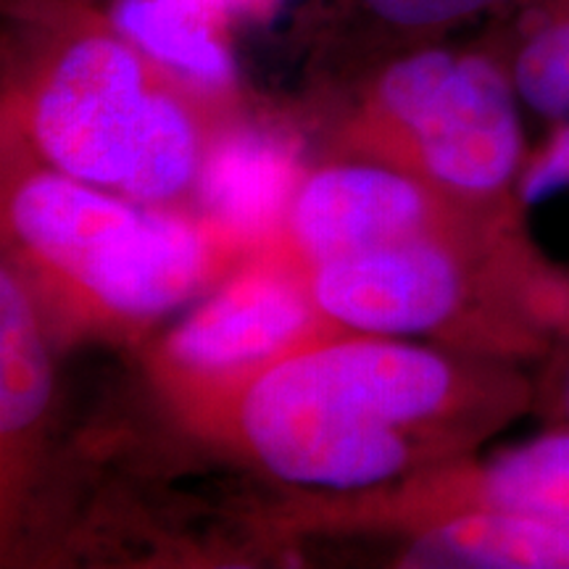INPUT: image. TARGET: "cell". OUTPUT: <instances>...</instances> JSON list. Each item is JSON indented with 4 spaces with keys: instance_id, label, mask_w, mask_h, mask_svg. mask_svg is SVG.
<instances>
[{
    "instance_id": "obj_14",
    "label": "cell",
    "mask_w": 569,
    "mask_h": 569,
    "mask_svg": "<svg viewBox=\"0 0 569 569\" xmlns=\"http://www.w3.org/2000/svg\"><path fill=\"white\" fill-rule=\"evenodd\" d=\"M190 77L174 71L156 90L140 142L134 148L132 167L122 182V193L138 203L167 201L193 180L198 167V130L188 101L177 84Z\"/></svg>"
},
{
    "instance_id": "obj_16",
    "label": "cell",
    "mask_w": 569,
    "mask_h": 569,
    "mask_svg": "<svg viewBox=\"0 0 569 569\" xmlns=\"http://www.w3.org/2000/svg\"><path fill=\"white\" fill-rule=\"evenodd\" d=\"M517 206H532L546 198H569V122L557 127V134L522 169L517 180Z\"/></svg>"
},
{
    "instance_id": "obj_17",
    "label": "cell",
    "mask_w": 569,
    "mask_h": 569,
    "mask_svg": "<svg viewBox=\"0 0 569 569\" xmlns=\"http://www.w3.org/2000/svg\"><path fill=\"white\" fill-rule=\"evenodd\" d=\"M557 409L565 422L569 425V359L565 361V367L559 369V380H557Z\"/></svg>"
},
{
    "instance_id": "obj_8",
    "label": "cell",
    "mask_w": 569,
    "mask_h": 569,
    "mask_svg": "<svg viewBox=\"0 0 569 569\" xmlns=\"http://www.w3.org/2000/svg\"><path fill=\"white\" fill-rule=\"evenodd\" d=\"M407 567L569 569V532L546 519L472 503L417 538Z\"/></svg>"
},
{
    "instance_id": "obj_12",
    "label": "cell",
    "mask_w": 569,
    "mask_h": 569,
    "mask_svg": "<svg viewBox=\"0 0 569 569\" xmlns=\"http://www.w3.org/2000/svg\"><path fill=\"white\" fill-rule=\"evenodd\" d=\"M206 9L196 0H124L113 21L119 30L190 80L222 90L232 77L224 48L211 38Z\"/></svg>"
},
{
    "instance_id": "obj_1",
    "label": "cell",
    "mask_w": 569,
    "mask_h": 569,
    "mask_svg": "<svg viewBox=\"0 0 569 569\" xmlns=\"http://www.w3.org/2000/svg\"><path fill=\"white\" fill-rule=\"evenodd\" d=\"M519 396L503 377L467 388L451 361L425 348L356 340L277 361L248 388L240 422L282 480L348 490L401 472L409 457L401 427L461 398Z\"/></svg>"
},
{
    "instance_id": "obj_2",
    "label": "cell",
    "mask_w": 569,
    "mask_h": 569,
    "mask_svg": "<svg viewBox=\"0 0 569 569\" xmlns=\"http://www.w3.org/2000/svg\"><path fill=\"white\" fill-rule=\"evenodd\" d=\"M11 217L34 253L119 315H161L201 280L203 243L196 227L117 201L63 172L27 182Z\"/></svg>"
},
{
    "instance_id": "obj_5",
    "label": "cell",
    "mask_w": 569,
    "mask_h": 569,
    "mask_svg": "<svg viewBox=\"0 0 569 569\" xmlns=\"http://www.w3.org/2000/svg\"><path fill=\"white\" fill-rule=\"evenodd\" d=\"M465 298V264L425 234L322 261L315 277L325 315L380 336L438 330Z\"/></svg>"
},
{
    "instance_id": "obj_7",
    "label": "cell",
    "mask_w": 569,
    "mask_h": 569,
    "mask_svg": "<svg viewBox=\"0 0 569 569\" xmlns=\"http://www.w3.org/2000/svg\"><path fill=\"white\" fill-rule=\"evenodd\" d=\"M309 306L290 282L256 274L227 284L169 340V353L198 372H227L280 351L306 330Z\"/></svg>"
},
{
    "instance_id": "obj_13",
    "label": "cell",
    "mask_w": 569,
    "mask_h": 569,
    "mask_svg": "<svg viewBox=\"0 0 569 569\" xmlns=\"http://www.w3.org/2000/svg\"><path fill=\"white\" fill-rule=\"evenodd\" d=\"M51 398V365L38 317L17 277L0 274V430H27Z\"/></svg>"
},
{
    "instance_id": "obj_18",
    "label": "cell",
    "mask_w": 569,
    "mask_h": 569,
    "mask_svg": "<svg viewBox=\"0 0 569 569\" xmlns=\"http://www.w3.org/2000/svg\"><path fill=\"white\" fill-rule=\"evenodd\" d=\"M219 9H230V6H246V3H256V0H213Z\"/></svg>"
},
{
    "instance_id": "obj_10",
    "label": "cell",
    "mask_w": 569,
    "mask_h": 569,
    "mask_svg": "<svg viewBox=\"0 0 569 569\" xmlns=\"http://www.w3.org/2000/svg\"><path fill=\"white\" fill-rule=\"evenodd\" d=\"M493 51L519 101L551 124L569 122V0H522Z\"/></svg>"
},
{
    "instance_id": "obj_15",
    "label": "cell",
    "mask_w": 569,
    "mask_h": 569,
    "mask_svg": "<svg viewBox=\"0 0 569 569\" xmlns=\"http://www.w3.org/2000/svg\"><path fill=\"white\" fill-rule=\"evenodd\" d=\"M522 0H351L356 19L386 38H432L486 13H507Z\"/></svg>"
},
{
    "instance_id": "obj_4",
    "label": "cell",
    "mask_w": 569,
    "mask_h": 569,
    "mask_svg": "<svg viewBox=\"0 0 569 569\" xmlns=\"http://www.w3.org/2000/svg\"><path fill=\"white\" fill-rule=\"evenodd\" d=\"M174 71L117 21L69 19L61 38L42 48L27 82L40 151L74 180L122 188L156 90Z\"/></svg>"
},
{
    "instance_id": "obj_3",
    "label": "cell",
    "mask_w": 569,
    "mask_h": 569,
    "mask_svg": "<svg viewBox=\"0 0 569 569\" xmlns=\"http://www.w3.org/2000/svg\"><path fill=\"white\" fill-rule=\"evenodd\" d=\"M372 101L380 117L415 138L427 172L448 190L490 203L517 188L525 106L493 48L398 53L377 74Z\"/></svg>"
},
{
    "instance_id": "obj_11",
    "label": "cell",
    "mask_w": 569,
    "mask_h": 569,
    "mask_svg": "<svg viewBox=\"0 0 569 569\" xmlns=\"http://www.w3.org/2000/svg\"><path fill=\"white\" fill-rule=\"evenodd\" d=\"M472 503L530 515L569 532V430L498 453L475 480Z\"/></svg>"
},
{
    "instance_id": "obj_9",
    "label": "cell",
    "mask_w": 569,
    "mask_h": 569,
    "mask_svg": "<svg viewBox=\"0 0 569 569\" xmlns=\"http://www.w3.org/2000/svg\"><path fill=\"white\" fill-rule=\"evenodd\" d=\"M296 159L288 142L243 130L219 140L201 167V198L213 217L238 230H264L288 203Z\"/></svg>"
},
{
    "instance_id": "obj_6",
    "label": "cell",
    "mask_w": 569,
    "mask_h": 569,
    "mask_svg": "<svg viewBox=\"0 0 569 569\" xmlns=\"http://www.w3.org/2000/svg\"><path fill=\"white\" fill-rule=\"evenodd\" d=\"M427 198L417 182L377 167L322 169L298 190L293 230L303 251L322 261L417 238Z\"/></svg>"
}]
</instances>
